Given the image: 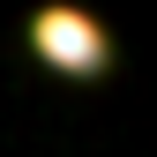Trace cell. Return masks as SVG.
Masks as SVG:
<instances>
[{
  "label": "cell",
  "instance_id": "cell-1",
  "mask_svg": "<svg viewBox=\"0 0 157 157\" xmlns=\"http://www.w3.org/2000/svg\"><path fill=\"white\" fill-rule=\"evenodd\" d=\"M30 45H37V60L60 67V75H97V67H112V37H105V23L82 15V8H37V15H30Z\"/></svg>",
  "mask_w": 157,
  "mask_h": 157
}]
</instances>
